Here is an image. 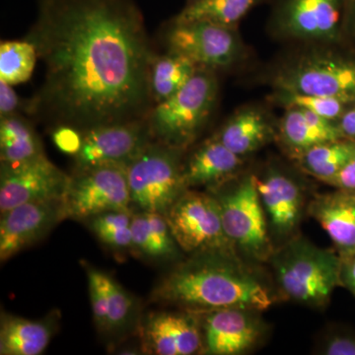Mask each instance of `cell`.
I'll use <instances>...</instances> for the list:
<instances>
[{
  "label": "cell",
  "mask_w": 355,
  "mask_h": 355,
  "mask_svg": "<svg viewBox=\"0 0 355 355\" xmlns=\"http://www.w3.org/2000/svg\"><path fill=\"white\" fill-rule=\"evenodd\" d=\"M26 40L44 65L33 113L83 133L146 119L155 55L135 0H38Z\"/></svg>",
  "instance_id": "1"
},
{
  "label": "cell",
  "mask_w": 355,
  "mask_h": 355,
  "mask_svg": "<svg viewBox=\"0 0 355 355\" xmlns=\"http://www.w3.org/2000/svg\"><path fill=\"white\" fill-rule=\"evenodd\" d=\"M153 301L193 313L240 308L268 310L275 296L234 254L202 253L182 263L154 288Z\"/></svg>",
  "instance_id": "2"
},
{
  "label": "cell",
  "mask_w": 355,
  "mask_h": 355,
  "mask_svg": "<svg viewBox=\"0 0 355 355\" xmlns=\"http://www.w3.org/2000/svg\"><path fill=\"white\" fill-rule=\"evenodd\" d=\"M270 259L282 295L299 304L323 308L336 287H342L343 260L336 250L295 238Z\"/></svg>",
  "instance_id": "3"
},
{
  "label": "cell",
  "mask_w": 355,
  "mask_h": 355,
  "mask_svg": "<svg viewBox=\"0 0 355 355\" xmlns=\"http://www.w3.org/2000/svg\"><path fill=\"white\" fill-rule=\"evenodd\" d=\"M217 94L216 70L198 67L181 90L156 104L147 114L151 137L184 150L202 132L216 106Z\"/></svg>",
  "instance_id": "4"
},
{
  "label": "cell",
  "mask_w": 355,
  "mask_h": 355,
  "mask_svg": "<svg viewBox=\"0 0 355 355\" xmlns=\"http://www.w3.org/2000/svg\"><path fill=\"white\" fill-rule=\"evenodd\" d=\"M181 149L149 141L125 165L132 205L140 211L165 216L188 190L183 177Z\"/></svg>",
  "instance_id": "5"
},
{
  "label": "cell",
  "mask_w": 355,
  "mask_h": 355,
  "mask_svg": "<svg viewBox=\"0 0 355 355\" xmlns=\"http://www.w3.org/2000/svg\"><path fill=\"white\" fill-rule=\"evenodd\" d=\"M270 83L275 90L355 101V58L312 49L277 67Z\"/></svg>",
  "instance_id": "6"
},
{
  "label": "cell",
  "mask_w": 355,
  "mask_h": 355,
  "mask_svg": "<svg viewBox=\"0 0 355 355\" xmlns=\"http://www.w3.org/2000/svg\"><path fill=\"white\" fill-rule=\"evenodd\" d=\"M216 198L220 207L224 231L233 246L254 260L272 258L275 251L256 176L247 175L234 188Z\"/></svg>",
  "instance_id": "7"
},
{
  "label": "cell",
  "mask_w": 355,
  "mask_h": 355,
  "mask_svg": "<svg viewBox=\"0 0 355 355\" xmlns=\"http://www.w3.org/2000/svg\"><path fill=\"white\" fill-rule=\"evenodd\" d=\"M180 249L191 254H234L214 196L187 190L165 214Z\"/></svg>",
  "instance_id": "8"
},
{
  "label": "cell",
  "mask_w": 355,
  "mask_h": 355,
  "mask_svg": "<svg viewBox=\"0 0 355 355\" xmlns=\"http://www.w3.org/2000/svg\"><path fill=\"white\" fill-rule=\"evenodd\" d=\"M165 41L168 51L190 58L198 67L212 70L233 67L245 51L237 28L207 21L172 20Z\"/></svg>",
  "instance_id": "9"
},
{
  "label": "cell",
  "mask_w": 355,
  "mask_h": 355,
  "mask_svg": "<svg viewBox=\"0 0 355 355\" xmlns=\"http://www.w3.org/2000/svg\"><path fill=\"white\" fill-rule=\"evenodd\" d=\"M130 205L125 166H95L71 177L64 198L65 217L90 219L104 212H130Z\"/></svg>",
  "instance_id": "10"
},
{
  "label": "cell",
  "mask_w": 355,
  "mask_h": 355,
  "mask_svg": "<svg viewBox=\"0 0 355 355\" xmlns=\"http://www.w3.org/2000/svg\"><path fill=\"white\" fill-rule=\"evenodd\" d=\"M347 0H275L273 31L282 38L319 44L338 43Z\"/></svg>",
  "instance_id": "11"
},
{
  "label": "cell",
  "mask_w": 355,
  "mask_h": 355,
  "mask_svg": "<svg viewBox=\"0 0 355 355\" xmlns=\"http://www.w3.org/2000/svg\"><path fill=\"white\" fill-rule=\"evenodd\" d=\"M71 176L39 156L18 164H1L0 211L37 200H64Z\"/></svg>",
  "instance_id": "12"
},
{
  "label": "cell",
  "mask_w": 355,
  "mask_h": 355,
  "mask_svg": "<svg viewBox=\"0 0 355 355\" xmlns=\"http://www.w3.org/2000/svg\"><path fill=\"white\" fill-rule=\"evenodd\" d=\"M146 119L112 123L83 133L74 155L77 171L101 165L125 166L151 141Z\"/></svg>",
  "instance_id": "13"
},
{
  "label": "cell",
  "mask_w": 355,
  "mask_h": 355,
  "mask_svg": "<svg viewBox=\"0 0 355 355\" xmlns=\"http://www.w3.org/2000/svg\"><path fill=\"white\" fill-rule=\"evenodd\" d=\"M196 314H200L203 352L207 354H244L265 336L266 326L257 311L224 308Z\"/></svg>",
  "instance_id": "14"
},
{
  "label": "cell",
  "mask_w": 355,
  "mask_h": 355,
  "mask_svg": "<svg viewBox=\"0 0 355 355\" xmlns=\"http://www.w3.org/2000/svg\"><path fill=\"white\" fill-rule=\"evenodd\" d=\"M65 218L64 200L26 202L2 212L0 260H9L43 239Z\"/></svg>",
  "instance_id": "15"
},
{
  "label": "cell",
  "mask_w": 355,
  "mask_h": 355,
  "mask_svg": "<svg viewBox=\"0 0 355 355\" xmlns=\"http://www.w3.org/2000/svg\"><path fill=\"white\" fill-rule=\"evenodd\" d=\"M256 183L268 228L277 237L293 234L304 205L300 187L291 177L275 169L268 170L263 177L256 176Z\"/></svg>",
  "instance_id": "16"
},
{
  "label": "cell",
  "mask_w": 355,
  "mask_h": 355,
  "mask_svg": "<svg viewBox=\"0 0 355 355\" xmlns=\"http://www.w3.org/2000/svg\"><path fill=\"white\" fill-rule=\"evenodd\" d=\"M144 338L148 349L158 355H191L203 352L200 319L191 314L154 313L147 318Z\"/></svg>",
  "instance_id": "17"
},
{
  "label": "cell",
  "mask_w": 355,
  "mask_h": 355,
  "mask_svg": "<svg viewBox=\"0 0 355 355\" xmlns=\"http://www.w3.org/2000/svg\"><path fill=\"white\" fill-rule=\"evenodd\" d=\"M308 214L326 231L342 259L355 254V191L336 189L318 195Z\"/></svg>",
  "instance_id": "18"
},
{
  "label": "cell",
  "mask_w": 355,
  "mask_h": 355,
  "mask_svg": "<svg viewBox=\"0 0 355 355\" xmlns=\"http://www.w3.org/2000/svg\"><path fill=\"white\" fill-rule=\"evenodd\" d=\"M242 165L243 157L214 137L198 147L183 165L184 184L187 188H218L237 176Z\"/></svg>",
  "instance_id": "19"
},
{
  "label": "cell",
  "mask_w": 355,
  "mask_h": 355,
  "mask_svg": "<svg viewBox=\"0 0 355 355\" xmlns=\"http://www.w3.org/2000/svg\"><path fill=\"white\" fill-rule=\"evenodd\" d=\"M279 132L282 144L294 157L318 144L345 139L338 121L300 108L286 109Z\"/></svg>",
  "instance_id": "20"
},
{
  "label": "cell",
  "mask_w": 355,
  "mask_h": 355,
  "mask_svg": "<svg viewBox=\"0 0 355 355\" xmlns=\"http://www.w3.org/2000/svg\"><path fill=\"white\" fill-rule=\"evenodd\" d=\"M275 137V130L265 112L256 107H244L221 128L216 137L237 155L254 153Z\"/></svg>",
  "instance_id": "21"
},
{
  "label": "cell",
  "mask_w": 355,
  "mask_h": 355,
  "mask_svg": "<svg viewBox=\"0 0 355 355\" xmlns=\"http://www.w3.org/2000/svg\"><path fill=\"white\" fill-rule=\"evenodd\" d=\"M53 318L31 321L2 313L0 321V354L39 355L53 338L55 326Z\"/></svg>",
  "instance_id": "22"
},
{
  "label": "cell",
  "mask_w": 355,
  "mask_h": 355,
  "mask_svg": "<svg viewBox=\"0 0 355 355\" xmlns=\"http://www.w3.org/2000/svg\"><path fill=\"white\" fill-rule=\"evenodd\" d=\"M132 249L154 260H167L177 256L180 247L167 219L157 212L132 214Z\"/></svg>",
  "instance_id": "23"
},
{
  "label": "cell",
  "mask_w": 355,
  "mask_h": 355,
  "mask_svg": "<svg viewBox=\"0 0 355 355\" xmlns=\"http://www.w3.org/2000/svg\"><path fill=\"white\" fill-rule=\"evenodd\" d=\"M198 67L190 58L167 51L154 55L150 67V93L156 104L169 99L188 83Z\"/></svg>",
  "instance_id": "24"
},
{
  "label": "cell",
  "mask_w": 355,
  "mask_h": 355,
  "mask_svg": "<svg viewBox=\"0 0 355 355\" xmlns=\"http://www.w3.org/2000/svg\"><path fill=\"white\" fill-rule=\"evenodd\" d=\"M1 164H18L43 155L41 140L20 114L0 119Z\"/></svg>",
  "instance_id": "25"
},
{
  "label": "cell",
  "mask_w": 355,
  "mask_h": 355,
  "mask_svg": "<svg viewBox=\"0 0 355 355\" xmlns=\"http://www.w3.org/2000/svg\"><path fill=\"white\" fill-rule=\"evenodd\" d=\"M354 153V140L340 139L311 147L295 158L303 171L328 184Z\"/></svg>",
  "instance_id": "26"
},
{
  "label": "cell",
  "mask_w": 355,
  "mask_h": 355,
  "mask_svg": "<svg viewBox=\"0 0 355 355\" xmlns=\"http://www.w3.org/2000/svg\"><path fill=\"white\" fill-rule=\"evenodd\" d=\"M261 0H187L175 21H207L237 28L243 18Z\"/></svg>",
  "instance_id": "27"
},
{
  "label": "cell",
  "mask_w": 355,
  "mask_h": 355,
  "mask_svg": "<svg viewBox=\"0 0 355 355\" xmlns=\"http://www.w3.org/2000/svg\"><path fill=\"white\" fill-rule=\"evenodd\" d=\"M38 60L36 48L28 40L0 44V80L17 85L29 80Z\"/></svg>",
  "instance_id": "28"
},
{
  "label": "cell",
  "mask_w": 355,
  "mask_h": 355,
  "mask_svg": "<svg viewBox=\"0 0 355 355\" xmlns=\"http://www.w3.org/2000/svg\"><path fill=\"white\" fill-rule=\"evenodd\" d=\"M270 100L280 107L307 110L323 116L327 120L338 121L343 114L354 104L352 100L324 96L304 94L286 90H273Z\"/></svg>",
  "instance_id": "29"
},
{
  "label": "cell",
  "mask_w": 355,
  "mask_h": 355,
  "mask_svg": "<svg viewBox=\"0 0 355 355\" xmlns=\"http://www.w3.org/2000/svg\"><path fill=\"white\" fill-rule=\"evenodd\" d=\"M132 214L108 211L90 218V227L100 241L114 249H132Z\"/></svg>",
  "instance_id": "30"
},
{
  "label": "cell",
  "mask_w": 355,
  "mask_h": 355,
  "mask_svg": "<svg viewBox=\"0 0 355 355\" xmlns=\"http://www.w3.org/2000/svg\"><path fill=\"white\" fill-rule=\"evenodd\" d=\"M86 275L96 326L99 331H108L109 304L106 273L89 266L86 268Z\"/></svg>",
  "instance_id": "31"
},
{
  "label": "cell",
  "mask_w": 355,
  "mask_h": 355,
  "mask_svg": "<svg viewBox=\"0 0 355 355\" xmlns=\"http://www.w3.org/2000/svg\"><path fill=\"white\" fill-rule=\"evenodd\" d=\"M106 286L108 292V331L120 328L132 313L133 301L125 289L106 273Z\"/></svg>",
  "instance_id": "32"
},
{
  "label": "cell",
  "mask_w": 355,
  "mask_h": 355,
  "mask_svg": "<svg viewBox=\"0 0 355 355\" xmlns=\"http://www.w3.org/2000/svg\"><path fill=\"white\" fill-rule=\"evenodd\" d=\"M324 355H355V331L334 328L327 331L318 349Z\"/></svg>",
  "instance_id": "33"
},
{
  "label": "cell",
  "mask_w": 355,
  "mask_h": 355,
  "mask_svg": "<svg viewBox=\"0 0 355 355\" xmlns=\"http://www.w3.org/2000/svg\"><path fill=\"white\" fill-rule=\"evenodd\" d=\"M83 137L79 130L69 127L60 125L53 135V142L62 153L76 155L83 144Z\"/></svg>",
  "instance_id": "34"
},
{
  "label": "cell",
  "mask_w": 355,
  "mask_h": 355,
  "mask_svg": "<svg viewBox=\"0 0 355 355\" xmlns=\"http://www.w3.org/2000/svg\"><path fill=\"white\" fill-rule=\"evenodd\" d=\"M21 104L19 96L13 90L12 85L0 80V116L20 114Z\"/></svg>",
  "instance_id": "35"
},
{
  "label": "cell",
  "mask_w": 355,
  "mask_h": 355,
  "mask_svg": "<svg viewBox=\"0 0 355 355\" xmlns=\"http://www.w3.org/2000/svg\"><path fill=\"white\" fill-rule=\"evenodd\" d=\"M328 184L336 189L355 191V153L342 171L331 180Z\"/></svg>",
  "instance_id": "36"
},
{
  "label": "cell",
  "mask_w": 355,
  "mask_h": 355,
  "mask_svg": "<svg viewBox=\"0 0 355 355\" xmlns=\"http://www.w3.org/2000/svg\"><path fill=\"white\" fill-rule=\"evenodd\" d=\"M342 260V287L347 288L355 297V254Z\"/></svg>",
  "instance_id": "37"
},
{
  "label": "cell",
  "mask_w": 355,
  "mask_h": 355,
  "mask_svg": "<svg viewBox=\"0 0 355 355\" xmlns=\"http://www.w3.org/2000/svg\"><path fill=\"white\" fill-rule=\"evenodd\" d=\"M338 123L343 137L355 141V103L343 114Z\"/></svg>",
  "instance_id": "38"
},
{
  "label": "cell",
  "mask_w": 355,
  "mask_h": 355,
  "mask_svg": "<svg viewBox=\"0 0 355 355\" xmlns=\"http://www.w3.org/2000/svg\"><path fill=\"white\" fill-rule=\"evenodd\" d=\"M343 31L349 32L355 39V0H347Z\"/></svg>",
  "instance_id": "39"
}]
</instances>
